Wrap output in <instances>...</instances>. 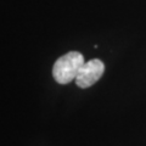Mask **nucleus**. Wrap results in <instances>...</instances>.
Here are the masks:
<instances>
[{
  "mask_svg": "<svg viewBox=\"0 0 146 146\" xmlns=\"http://www.w3.org/2000/svg\"><path fill=\"white\" fill-rule=\"evenodd\" d=\"M84 56L78 51H70L58 57L54 63L52 77L58 84H68L76 80L80 67L84 65Z\"/></svg>",
  "mask_w": 146,
  "mask_h": 146,
  "instance_id": "1",
  "label": "nucleus"
},
{
  "mask_svg": "<svg viewBox=\"0 0 146 146\" xmlns=\"http://www.w3.org/2000/svg\"><path fill=\"white\" fill-rule=\"evenodd\" d=\"M105 72V65L99 58H93L90 61H85L80 67L78 74L76 77V84L82 89H86L94 85L101 78Z\"/></svg>",
  "mask_w": 146,
  "mask_h": 146,
  "instance_id": "2",
  "label": "nucleus"
}]
</instances>
